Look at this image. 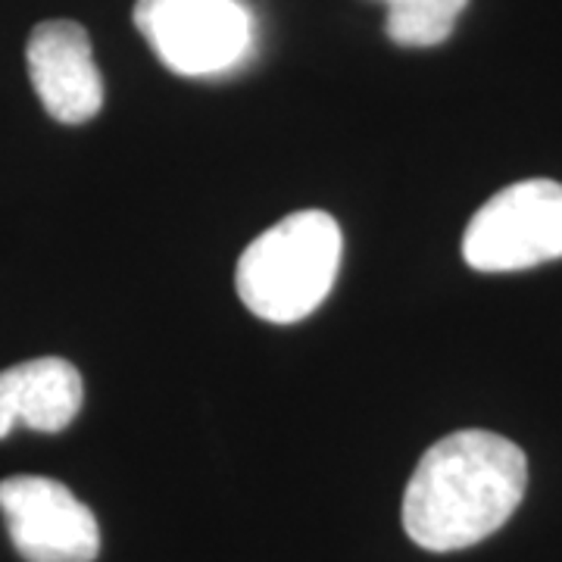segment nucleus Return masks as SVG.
Segmentation results:
<instances>
[{
  "instance_id": "nucleus-1",
  "label": "nucleus",
  "mask_w": 562,
  "mask_h": 562,
  "mask_svg": "<svg viewBox=\"0 0 562 562\" xmlns=\"http://www.w3.org/2000/svg\"><path fill=\"white\" fill-rule=\"evenodd\" d=\"M528 487L522 447L484 428L425 450L403 494V531L431 553L475 547L509 522Z\"/></svg>"
},
{
  "instance_id": "nucleus-2",
  "label": "nucleus",
  "mask_w": 562,
  "mask_h": 562,
  "mask_svg": "<svg viewBox=\"0 0 562 562\" xmlns=\"http://www.w3.org/2000/svg\"><path fill=\"white\" fill-rule=\"evenodd\" d=\"M341 254V225L328 213H291L247 244L235 269L238 297L254 316L276 325L306 319L331 294Z\"/></svg>"
},
{
  "instance_id": "nucleus-3",
  "label": "nucleus",
  "mask_w": 562,
  "mask_h": 562,
  "mask_svg": "<svg viewBox=\"0 0 562 562\" xmlns=\"http://www.w3.org/2000/svg\"><path fill=\"white\" fill-rule=\"evenodd\" d=\"M462 260L475 272H522L562 260V184L525 179L497 191L469 220Z\"/></svg>"
},
{
  "instance_id": "nucleus-4",
  "label": "nucleus",
  "mask_w": 562,
  "mask_h": 562,
  "mask_svg": "<svg viewBox=\"0 0 562 562\" xmlns=\"http://www.w3.org/2000/svg\"><path fill=\"white\" fill-rule=\"evenodd\" d=\"M135 29L179 76H220L254 44L250 13L238 0H138Z\"/></svg>"
},
{
  "instance_id": "nucleus-5",
  "label": "nucleus",
  "mask_w": 562,
  "mask_h": 562,
  "mask_svg": "<svg viewBox=\"0 0 562 562\" xmlns=\"http://www.w3.org/2000/svg\"><path fill=\"white\" fill-rule=\"evenodd\" d=\"M0 513L10 541L25 562H94L101 553L94 513L54 479H3Z\"/></svg>"
},
{
  "instance_id": "nucleus-6",
  "label": "nucleus",
  "mask_w": 562,
  "mask_h": 562,
  "mask_svg": "<svg viewBox=\"0 0 562 562\" xmlns=\"http://www.w3.org/2000/svg\"><path fill=\"white\" fill-rule=\"evenodd\" d=\"M29 79L47 116L66 125L94 120L103 106V79L91 38L72 20L38 22L25 47Z\"/></svg>"
},
{
  "instance_id": "nucleus-7",
  "label": "nucleus",
  "mask_w": 562,
  "mask_h": 562,
  "mask_svg": "<svg viewBox=\"0 0 562 562\" xmlns=\"http://www.w3.org/2000/svg\"><path fill=\"white\" fill-rule=\"evenodd\" d=\"M85 403L79 369L60 357L20 362L0 372V438L13 428L57 435L69 428Z\"/></svg>"
},
{
  "instance_id": "nucleus-8",
  "label": "nucleus",
  "mask_w": 562,
  "mask_h": 562,
  "mask_svg": "<svg viewBox=\"0 0 562 562\" xmlns=\"http://www.w3.org/2000/svg\"><path fill=\"white\" fill-rule=\"evenodd\" d=\"M387 7L384 32L401 47H438L453 35L469 0H379Z\"/></svg>"
}]
</instances>
